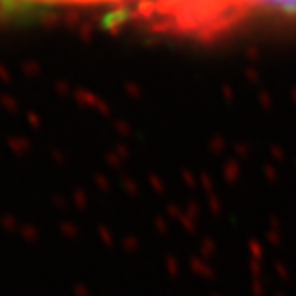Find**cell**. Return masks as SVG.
<instances>
[{
    "label": "cell",
    "mask_w": 296,
    "mask_h": 296,
    "mask_svg": "<svg viewBox=\"0 0 296 296\" xmlns=\"http://www.w3.org/2000/svg\"><path fill=\"white\" fill-rule=\"evenodd\" d=\"M40 4H113L160 31L212 37L252 13V0H29Z\"/></svg>",
    "instance_id": "6da1fadb"
},
{
    "label": "cell",
    "mask_w": 296,
    "mask_h": 296,
    "mask_svg": "<svg viewBox=\"0 0 296 296\" xmlns=\"http://www.w3.org/2000/svg\"><path fill=\"white\" fill-rule=\"evenodd\" d=\"M279 12L296 15V0H252V12Z\"/></svg>",
    "instance_id": "7a4b0ae2"
}]
</instances>
